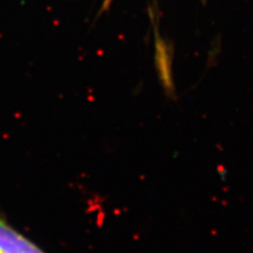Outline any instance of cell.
Returning a JSON list of instances; mask_svg holds the SVG:
<instances>
[{
  "mask_svg": "<svg viewBox=\"0 0 253 253\" xmlns=\"http://www.w3.org/2000/svg\"><path fill=\"white\" fill-rule=\"evenodd\" d=\"M0 252L1 253H43L20 233L16 232L0 218Z\"/></svg>",
  "mask_w": 253,
  "mask_h": 253,
  "instance_id": "obj_1",
  "label": "cell"
},
{
  "mask_svg": "<svg viewBox=\"0 0 253 253\" xmlns=\"http://www.w3.org/2000/svg\"><path fill=\"white\" fill-rule=\"evenodd\" d=\"M111 2H112V0H105V2H103V4H102V10H107L108 7H110Z\"/></svg>",
  "mask_w": 253,
  "mask_h": 253,
  "instance_id": "obj_2",
  "label": "cell"
},
{
  "mask_svg": "<svg viewBox=\"0 0 253 253\" xmlns=\"http://www.w3.org/2000/svg\"><path fill=\"white\" fill-rule=\"evenodd\" d=\"M0 253H1V252H0Z\"/></svg>",
  "mask_w": 253,
  "mask_h": 253,
  "instance_id": "obj_3",
  "label": "cell"
}]
</instances>
